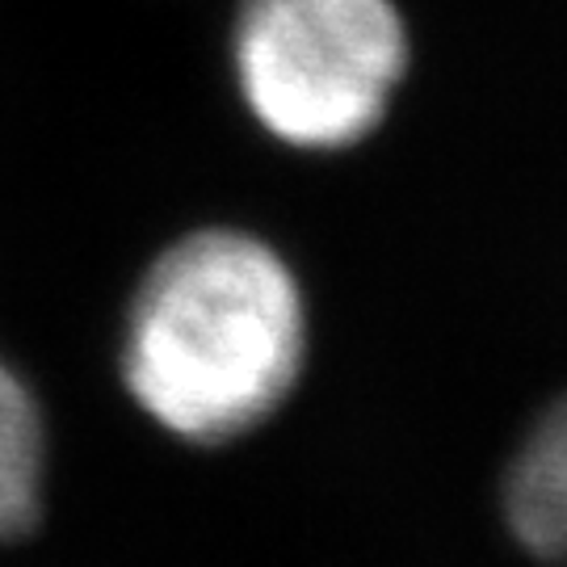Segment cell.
Segmentation results:
<instances>
[{
  "instance_id": "4",
  "label": "cell",
  "mask_w": 567,
  "mask_h": 567,
  "mask_svg": "<svg viewBox=\"0 0 567 567\" xmlns=\"http://www.w3.org/2000/svg\"><path fill=\"white\" fill-rule=\"evenodd\" d=\"M47 484V425L34 391L0 362V538L34 529Z\"/></svg>"
},
{
  "instance_id": "2",
  "label": "cell",
  "mask_w": 567,
  "mask_h": 567,
  "mask_svg": "<svg viewBox=\"0 0 567 567\" xmlns=\"http://www.w3.org/2000/svg\"><path fill=\"white\" fill-rule=\"evenodd\" d=\"M231 68L248 114L299 152H344L391 110L408 30L391 0H244Z\"/></svg>"
},
{
  "instance_id": "1",
  "label": "cell",
  "mask_w": 567,
  "mask_h": 567,
  "mask_svg": "<svg viewBox=\"0 0 567 567\" xmlns=\"http://www.w3.org/2000/svg\"><path fill=\"white\" fill-rule=\"evenodd\" d=\"M307 362V303L278 248L240 227L168 244L122 324V383L164 433L219 446L265 425Z\"/></svg>"
},
{
  "instance_id": "3",
  "label": "cell",
  "mask_w": 567,
  "mask_h": 567,
  "mask_svg": "<svg viewBox=\"0 0 567 567\" xmlns=\"http://www.w3.org/2000/svg\"><path fill=\"white\" fill-rule=\"evenodd\" d=\"M505 522L534 559L567 567V395L538 416L508 463Z\"/></svg>"
}]
</instances>
